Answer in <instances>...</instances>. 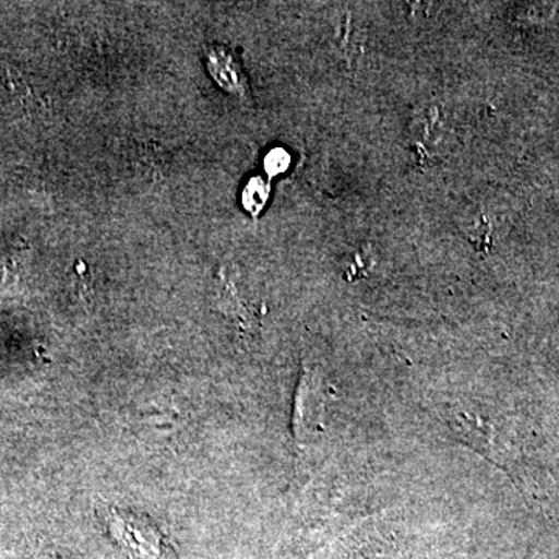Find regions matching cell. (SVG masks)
Returning <instances> with one entry per match:
<instances>
[{"mask_svg":"<svg viewBox=\"0 0 559 559\" xmlns=\"http://www.w3.org/2000/svg\"><path fill=\"white\" fill-rule=\"evenodd\" d=\"M326 388L318 371L304 367L296 400H294L293 432L296 443L300 447L310 444L323 429L325 415Z\"/></svg>","mask_w":559,"mask_h":559,"instance_id":"obj_1","label":"cell"},{"mask_svg":"<svg viewBox=\"0 0 559 559\" xmlns=\"http://www.w3.org/2000/svg\"><path fill=\"white\" fill-rule=\"evenodd\" d=\"M266 170L270 175H278V173L285 171L289 165V156L285 150L277 148L271 151L270 156L266 157Z\"/></svg>","mask_w":559,"mask_h":559,"instance_id":"obj_3","label":"cell"},{"mask_svg":"<svg viewBox=\"0 0 559 559\" xmlns=\"http://www.w3.org/2000/svg\"><path fill=\"white\" fill-rule=\"evenodd\" d=\"M267 193H270V190L261 182V179H253L252 182L246 187L245 197H242L246 209L252 212L253 215L259 213L260 210L263 209L264 202L267 200Z\"/></svg>","mask_w":559,"mask_h":559,"instance_id":"obj_2","label":"cell"}]
</instances>
